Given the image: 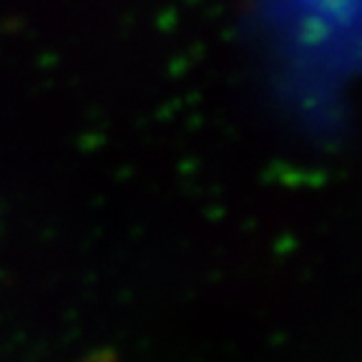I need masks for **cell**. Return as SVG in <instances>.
Returning <instances> with one entry per match:
<instances>
[]
</instances>
